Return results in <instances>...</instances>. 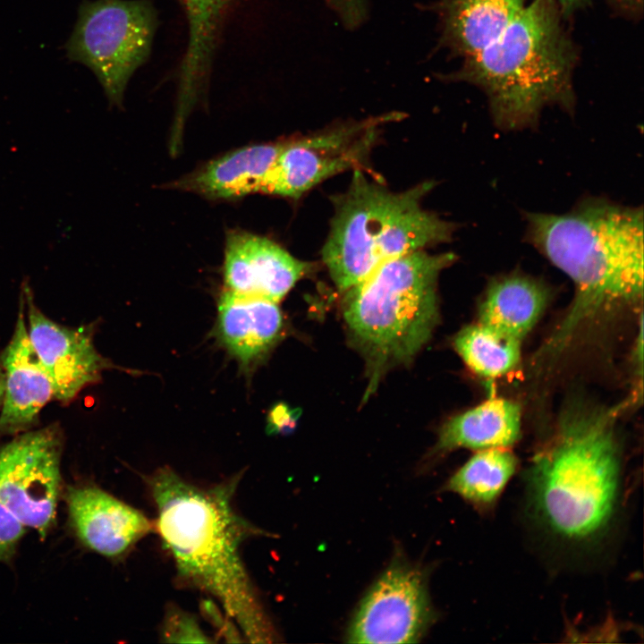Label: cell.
<instances>
[{
	"label": "cell",
	"mask_w": 644,
	"mask_h": 644,
	"mask_svg": "<svg viewBox=\"0 0 644 644\" xmlns=\"http://www.w3.org/2000/svg\"><path fill=\"white\" fill-rule=\"evenodd\" d=\"M11 340L0 352L4 391L0 411V436H13L34 427L43 407L54 398L50 377L29 337L21 294Z\"/></svg>",
	"instance_id": "14"
},
{
	"label": "cell",
	"mask_w": 644,
	"mask_h": 644,
	"mask_svg": "<svg viewBox=\"0 0 644 644\" xmlns=\"http://www.w3.org/2000/svg\"><path fill=\"white\" fill-rule=\"evenodd\" d=\"M521 341L478 322L462 329L453 345L464 363L476 374L496 378L515 369Z\"/></svg>",
	"instance_id": "21"
},
{
	"label": "cell",
	"mask_w": 644,
	"mask_h": 644,
	"mask_svg": "<svg viewBox=\"0 0 644 644\" xmlns=\"http://www.w3.org/2000/svg\"><path fill=\"white\" fill-rule=\"evenodd\" d=\"M157 25L148 0L84 1L67 55L90 68L110 103L121 106L131 75L148 58Z\"/></svg>",
	"instance_id": "7"
},
{
	"label": "cell",
	"mask_w": 644,
	"mask_h": 644,
	"mask_svg": "<svg viewBox=\"0 0 644 644\" xmlns=\"http://www.w3.org/2000/svg\"><path fill=\"white\" fill-rule=\"evenodd\" d=\"M422 182L394 192L353 170L347 191L335 198V215L322 258L341 292L365 280L384 262L449 242L455 225L422 208L432 189Z\"/></svg>",
	"instance_id": "5"
},
{
	"label": "cell",
	"mask_w": 644,
	"mask_h": 644,
	"mask_svg": "<svg viewBox=\"0 0 644 644\" xmlns=\"http://www.w3.org/2000/svg\"><path fill=\"white\" fill-rule=\"evenodd\" d=\"M145 480L157 508L155 530L179 583L214 597L249 642L277 641L241 555L247 539L267 533L233 508L240 475L199 487L165 466Z\"/></svg>",
	"instance_id": "1"
},
{
	"label": "cell",
	"mask_w": 644,
	"mask_h": 644,
	"mask_svg": "<svg viewBox=\"0 0 644 644\" xmlns=\"http://www.w3.org/2000/svg\"><path fill=\"white\" fill-rule=\"evenodd\" d=\"M560 8L563 15L568 19L576 12L587 7L590 0H553Z\"/></svg>",
	"instance_id": "27"
},
{
	"label": "cell",
	"mask_w": 644,
	"mask_h": 644,
	"mask_svg": "<svg viewBox=\"0 0 644 644\" xmlns=\"http://www.w3.org/2000/svg\"><path fill=\"white\" fill-rule=\"evenodd\" d=\"M71 525L89 550L116 559L155 530L141 511L96 486L70 487L65 493Z\"/></svg>",
	"instance_id": "13"
},
{
	"label": "cell",
	"mask_w": 644,
	"mask_h": 644,
	"mask_svg": "<svg viewBox=\"0 0 644 644\" xmlns=\"http://www.w3.org/2000/svg\"><path fill=\"white\" fill-rule=\"evenodd\" d=\"M233 0H180L185 13L194 17L216 14L226 9Z\"/></svg>",
	"instance_id": "25"
},
{
	"label": "cell",
	"mask_w": 644,
	"mask_h": 644,
	"mask_svg": "<svg viewBox=\"0 0 644 644\" xmlns=\"http://www.w3.org/2000/svg\"><path fill=\"white\" fill-rule=\"evenodd\" d=\"M526 240L574 285L573 301L547 352H558L578 326L643 297V211L586 199L564 214L526 213Z\"/></svg>",
	"instance_id": "3"
},
{
	"label": "cell",
	"mask_w": 644,
	"mask_h": 644,
	"mask_svg": "<svg viewBox=\"0 0 644 644\" xmlns=\"http://www.w3.org/2000/svg\"><path fill=\"white\" fill-rule=\"evenodd\" d=\"M4 373L0 369V406L2 403L3 396H4Z\"/></svg>",
	"instance_id": "28"
},
{
	"label": "cell",
	"mask_w": 644,
	"mask_h": 644,
	"mask_svg": "<svg viewBox=\"0 0 644 644\" xmlns=\"http://www.w3.org/2000/svg\"><path fill=\"white\" fill-rule=\"evenodd\" d=\"M342 21L349 28L359 26L367 14V0H326Z\"/></svg>",
	"instance_id": "24"
},
{
	"label": "cell",
	"mask_w": 644,
	"mask_h": 644,
	"mask_svg": "<svg viewBox=\"0 0 644 644\" xmlns=\"http://www.w3.org/2000/svg\"><path fill=\"white\" fill-rule=\"evenodd\" d=\"M433 618L423 572L396 559L360 601L347 631L348 642H417Z\"/></svg>",
	"instance_id": "10"
},
{
	"label": "cell",
	"mask_w": 644,
	"mask_h": 644,
	"mask_svg": "<svg viewBox=\"0 0 644 644\" xmlns=\"http://www.w3.org/2000/svg\"><path fill=\"white\" fill-rule=\"evenodd\" d=\"M612 12L625 20L639 21L643 15V0H606Z\"/></svg>",
	"instance_id": "26"
},
{
	"label": "cell",
	"mask_w": 644,
	"mask_h": 644,
	"mask_svg": "<svg viewBox=\"0 0 644 644\" xmlns=\"http://www.w3.org/2000/svg\"><path fill=\"white\" fill-rule=\"evenodd\" d=\"M456 258L416 250L384 262L344 292L343 318L368 360L371 382L428 343L439 317L438 277Z\"/></svg>",
	"instance_id": "6"
},
{
	"label": "cell",
	"mask_w": 644,
	"mask_h": 644,
	"mask_svg": "<svg viewBox=\"0 0 644 644\" xmlns=\"http://www.w3.org/2000/svg\"><path fill=\"white\" fill-rule=\"evenodd\" d=\"M565 19L553 0H532L493 42L443 78L483 92L503 131L534 127L546 107L572 114L579 51Z\"/></svg>",
	"instance_id": "4"
},
{
	"label": "cell",
	"mask_w": 644,
	"mask_h": 644,
	"mask_svg": "<svg viewBox=\"0 0 644 644\" xmlns=\"http://www.w3.org/2000/svg\"><path fill=\"white\" fill-rule=\"evenodd\" d=\"M217 308V340L250 371L279 339L283 316L278 302L224 290Z\"/></svg>",
	"instance_id": "15"
},
{
	"label": "cell",
	"mask_w": 644,
	"mask_h": 644,
	"mask_svg": "<svg viewBox=\"0 0 644 644\" xmlns=\"http://www.w3.org/2000/svg\"><path fill=\"white\" fill-rule=\"evenodd\" d=\"M24 527L0 504V562L13 557L24 534Z\"/></svg>",
	"instance_id": "23"
},
{
	"label": "cell",
	"mask_w": 644,
	"mask_h": 644,
	"mask_svg": "<svg viewBox=\"0 0 644 644\" xmlns=\"http://www.w3.org/2000/svg\"><path fill=\"white\" fill-rule=\"evenodd\" d=\"M402 117L386 114L286 140L258 193L297 199L339 173L362 169L382 126Z\"/></svg>",
	"instance_id": "8"
},
{
	"label": "cell",
	"mask_w": 644,
	"mask_h": 644,
	"mask_svg": "<svg viewBox=\"0 0 644 644\" xmlns=\"http://www.w3.org/2000/svg\"><path fill=\"white\" fill-rule=\"evenodd\" d=\"M527 5V0H440V45L462 59L493 42Z\"/></svg>",
	"instance_id": "17"
},
{
	"label": "cell",
	"mask_w": 644,
	"mask_h": 644,
	"mask_svg": "<svg viewBox=\"0 0 644 644\" xmlns=\"http://www.w3.org/2000/svg\"><path fill=\"white\" fill-rule=\"evenodd\" d=\"M22 286L30 340L50 377L54 398L67 404L84 388L97 383L103 371L114 365L96 349L90 330L55 322L34 303L29 285L24 283Z\"/></svg>",
	"instance_id": "11"
},
{
	"label": "cell",
	"mask_w": 644,
	"mask_h": 644,
	"mask_svg": "<svg viewBox=\"0 0 644 644\" xmlns=\"http://www.w3.org/2000/svg\"><path fill=\"white\" fill-rule=\"evenodd\" d=\"M63 447L57 424L21 433L0 447V504L42 537L55 521Z\"/></svg>",
	"instance_id": "9"
},
{
	"label": "cell",
	"mask_w": 644,
	"mask_h": 644,
	"mask_svg": "<svg viewBox=\"0 0 644 644\" xmlns=\"http://www.w3.org/2000/svg\"><path fill=\"white\" fill-rule=\"evenodd\" d=\"M285 141L250 145L227 152L174 182L171 187L211 200H233L258 193L263 177Z\"/></svg>",
	"instance_id": "16"
},
{
	"label": "cell",
	"mask_w": 644,
	"mask_h": 644,
	"mask_svg": "<svg viewBox=\"0 0 644 644\" xmlns=\"http://www.w3.org/2000/svg\"><path fill=\"white\" fill-rule=\"evenodd\" d=\"M162 637L165 642H210L196 619L176 607L166 612Z\"/></svg>",
	"instance_id": "22"
},
{
	"label": "cell",
	"mask_w": 644,
	"mask_h": 644,
	"mask_svg": "<svg viewBox=\"0 0 644 644\" xmlns=\"http://www.w3.org/2000/svg\"><path fill=\"white\" fill-rule=\"evenodd\" d=\"M615 410H566L526 474L527 506L558 541L592 544L611 529L623 494V453Z\"/></svg>",
	"instance_id": "2"
},
{
	"label": "cell",
	"mask_w": 644,
	"mask_h": 644,
	"mask_svg": "<svg viewBox=\"0 0 644 644\" xmlns=\"http://www.w3.org/2000/svg\"><path fill=\"white\" fill-rule=\"evenodd\" d=\"M548 296L547 287L530 275H501L488 284L478 322L522 341L541 317Z\"/></svg>",
	"instance_id": "18"
},
{
	"label": "cell",
	"mask_w": 644,
	"mask_h": 644,
	"mask_svg": "<svg viewBox=\"0 0 644 644\" xmlns=\"http://www.w3.org/2000/svg\"><path fill=\"white\" fill-rule=\"evenodd\" d=\"M521 424V408L516 402L493 398L445 422L434 451L508 448L520 438Z\"/></svg>",
	"instance_id": "19"
},
{
	"label": "cell",
	"mask_w": 644,
	"mask_h": 644,
	"mask_svg": "<svg viewBox=\"0 0 644 644\" xmlns=\"http://www.w3.org/2000/svg\"><path fill=\"white\" fill-rule=\"evenodd\" d=\"M309 268L308 263L267 237L242 230L226 235L225 290L279 302Z\"/></svg>",
	"instance_id": "12"
},
{
	"label": "cell",
	"mask_w": 644,
	"mask_h": 644,
	"mask_svg": "<svg viewBox=\"0 0 644 644\" xmlns=\"http://www.w3.org/2000/svg\"><path fill=\"white\" fill-rule=\"evenodd\" d=\"M518 465L506 448L479 450L448 479L445 488L479 510L494 506Z\"/></svg>",
	"instance_id": "20"
}]
</instances>
